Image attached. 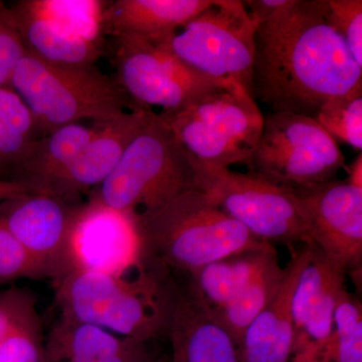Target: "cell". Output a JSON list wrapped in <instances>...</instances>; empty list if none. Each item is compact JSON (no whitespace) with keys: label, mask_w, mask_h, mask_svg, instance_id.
<instances>
[{"label":"cell","mask_w":362,"mask_h":362,"mask_svg":"<svg viewBox=\"0 0 362 362\" xmlns=\"http://www.w3.org/2000/svg\"><path fill=\"white\" fill-rule=\"evenodd\" d=\"M326 0H295L259 23L251 94L270 112L315 118L321 106L362 83V69L325 20Z\"/></svg>","instance_id":"cell-1"},{"label":"cell","mask_w":362,"mask_h":362,"mask_svg":"<svg viewBox=\"0 0 362 362\" xmlns=\"http://www.w3.org/2000/svg\"><path fill=\"white\" fill-rule=\"evenodd\" d=\"M165 270L145 257L116 273L71 271L54 281L59 317L147 344L168 334L180 293Z\"/></svg>","instance_id":"cell-2"},{"label":"cell","mask_w":362,"mask_h":362,"mask_svg":"<svg viewBox=\"0 0 362 362\" xmlns=\"http://www.w3.org/2000/svg\"><path fill=\"white\" fill-rule=\"evenodd\" d=\"M135 218L145 257L185 274L235 252L274 247L197 188Z\"/></svg>","instance_id":"cell-3"},{"label":"cell","mask_w":362,"mask_h":362,"mask_svg":"<svg viewBox=\"0 0 362 362\" xmlns=\"http://www.w3.org/2000/svg\"><path fill=\"white\" fill-rule=\"evenodd\" d=\"M11 86L32 114L37 138L85 119L102 124L136 111L95 65L52 63L26 52Z\"/></svg>","instance_id":"cell-4"},{"label":"cell","mask_w":362,"mask_h":362,"mask_svg":"<svg viewBox=\"0 0 362 362\" xmlns=\"http://www.w3.org/2000/svg\"><path fill=\"white\" fill-rule=\"evenodd\" d=\"M194 188L192 158L168 124L152 111L115 168L89 197L113 209L142 213Z\"/></svg>","instance_id":"cell-5"},{"label":"cell","mask_w":362,"mask_h":362,"mask_svg":"<svg viewBox=\"0 0 362 362\" xmlns=\"http://www.w3.org/2000/svg\"><path fill=\"white\" fill-rule=\"evenodd\" d=\"M258 23L240 0L213 4L175 32L153 42L189 70L251 95Z\"/></svg>","instance_id":"cell-6"},{"label":"cell","mask_w":362,"mask_h":362,"mask_svg":"<svg viewBox=\"0 0 362 362\" xmlns=\"http://www.w3.org/2000/svg\"><path fill=\"white\" fill-rule=\"evenodd\" d=\"M159 115L188 156L218 168L247 165L263 130L258 104L237 85L206 93L175 113Z\"/></svg>","instance_id":"cell-7"},{"label":"cell","mask_w":362,"mask_h":362,"mask_svg":"<svg viewBox=\"0 0 362 362\" xmlns=\"http://www.w3.org/2000/svg\"><path fill=\"white\" fill-rule=\"evenodd\" d=\"M250 173L288 187H310L335 180L345 168L337 142L312 117L270 112L264 117Z\"/></svg>","instance_id":"cell-8"},{"label":"cell","mask_w":362,"mask_h":362,"mask_svg":"<svg viewBox=\"0 0 362 362\" xmlns=\"http://www.w3.org/2000/svg\"><path fill=\"white\" fill-rule=\"evenodd\" d=\"M192 160L195 187L252 235L268 243L314 246L289 188L250 171Z\"/></svg>","instance_id":"cell-9"},{"label":"cell","mask_w":362,"mask_h":362,"mask_svg":"<svg viewBox=\"0 0 362 362\" xmlns=\"http://www.w3.org/2000/svg\"><path fill=\"white\" fill-rule=\"evenodd\" d=\"M115 40L114 80L134 110L159 107V114H173L206 93L233 86L194 73L149 40L136 37Z\"/></svg>","instance_id":"cell-10"},{"label":"cell","mask_w":362,"mask_h":362,"mask_svg":"<svg viewBox=\"0 0 362 362\" xmlns=\"http://www.w3.org/2000/svg\"><path fill=\"white\" fill-rule=\"evenodd\" d=\"M288 188L314 246L346 272L361 267L362 189L346 180Z\"/></svg>","instance_id":"cell-11"},{"label":"cell","mask_w":362,"mask_h":362,"mask_svg":"<svg viewBox=\"0 0 362 362\" xmlns=\"http://www.w3.org/2000/svg\"><path fill=\"white\" fill-rule=\"evenodd\" d=\"M83 202L26 192L0 202V218L44 272L58 280L70 272L69 242Z\"/></svg>","instance_id":"cell-12"},{"label":"cell","mask_w":362,"mask_h":362,"mask_svg":"<svg viewBox=\"0 0 362 362\" xmlns=\"http://www.w3.org/2000/svg\"><path fill=\"white\" fill-rule=\"evenodd\" d=\"M344 268L311 246L310 258L300 274L292 300L294 347L291 361L328 362L333 318L346 290Z\"/></svg>","instance_id":"cell-13"},{"label":"cell","mask_w":362,"mask_h":362,"mask_svg":"<svg viewBox=\"0 0 362 362\" xmlns=\"http://www.w3.org/2000/svg\"><path fill=\"white\" fill-rule=\"evenodd\" d=\"M144 258L135 213L92 197L83 202L69 242L70 272L116 273Z\"/></svg>","instance_id":"cell-14"},{"label":"cell","mask_w":362,"mask_h":362,"mask_svg":"<svg viewBox=\"0 0 362 362\" xmlns=\"http://www.w3.org/2000/svg\"><path fill=\"white\" fill-rule=\"evenodd\" d=\"M151 112L128 111L109 122L98 124L96 134L54 181L47 194L78 199L81 194L101 185L115 168L126 147Z\"/></svg>","instance_id":"cell-15"},{"label":"cell","mask_w":362,"mask_h":362,"mask_svg":"<svg viewBox=\"0 0 362 362\" xmlns=\"http://www.w3.org/2000/svg\"><path fill=\"white\" fill-rule=\"evenodd\" d=\"M171 362H242L240 343L213 309L178 293L168 331Z\"/></svg>","instance_id":"cell-16"},{"label":"cell","mask_w":362,"mask_h":362,"mask_svg":"<svg viewBox=\"0 0 362 362\" xmlns=\"http://www.w3.org/2000/svg\"><path fill=\"white\" fill-rule=\"evenodd\" d=\"M311 246L292 252L280 287L268 305L250 324L240 344L242 362H290L294 347L292 300Z\"/></svg>","instance_id":"cell-17"},{"label":"cell","mask_w":362,"mask_h":362,"mask_svg":"<svg viewBox=\"0 0 362 362\" xmlns=\"http://www.w3.org/2000/svg\"><path fill=\"white\" fill-rule=\"evenodd\" d=\"M146 343L59 317L45 337L44 362H151Z\"/></svg>","instance_id":"cell-18"},{"label":"cell","mask_w":362,"mask_h":362,"mask_svg":"<svg viewBox=\"0 0 362 362\" xmlns=\"http://www.w3.org/2000/svg\"><path fill=\"white\" fill-rule=\"evenodd\" d=\"M213 0H116L103 13L105 35L156 42L185 25Z\"/></svg>","instance_id":"cell-19"},{"label":"cell","mask_w":362,"mask_h":362,"mask_svg":"<svg viewBox=\"0 0 362 362\" xmlns=\"http://www.w3.org/2000/svg\"><path fill=\"white\" fill-rule=\"evenodd\" d=\"M26 52L52 63L95 65L105 45L90 42L35 13L25 0L9 6Z\"/></svg>","instance_id":"cell-20"},{"label":"cell","mask_w":362,"mask_h":362,"mask_svg":"<svg viewBox=\"0 0 362 362\" xmlns=\"http://www.w3.org/2000/svg\"><path fill=\"white\" fill-rule=\"evenodd\" d=\"M98 124H71L37 138L16 175L37 194H47L54 181L77 158L96 134Z\"/></svg>","instance_id":"cell-21"},{"label":"cell","mask_w":362,"mask_h":362,"mask_svg":"<svg viewBox=\"0 0 362 362\" xmlns=\"http://www.w3.org/2000/svg\"><path fill=\"white\" fill-rule=\"evenodd\" d=\"M275 247L235 252L187 274V291L218 312L237 296Z\"/></svg>","instance_id":"cell-22"},{"label":"cell","mask_w":362,"mask_h":362,"mask_svg":"<svg viewBox=\"0 0 362 362\" xmlns=\"http://www.w3.org/2000/svg\"><path fill=\"white\" fill-rule=\"evenodd\" d=\"M32 114L11 87H0V180L16 181L37 139Z\"/></svg>","instance_id":"cell-23"},{"label":"cell","mask_w":362,"mask_h":362,"mask_svg":"<svg viewBox=\"0 0 362 362\" xmlns=\"http://www.w3.org/2000/svg\"><path fill=\"white\" fill-rule=\"evenodd\" d=\"M283 277L284 269L279 265L277 252H271L237 296L221 310L216 312L240 345L250 324L277 292Z\"/></svg>","instance_id":"cell-24"},{"label":"cell","mask_w":362,"mask_h":362,"mask_svg":"<svg viewBox=\"0 0 362 362\" xmlns=\"http://www.w3.org/2000/svg\"><path fill=\"white\" fill-rule=\"evenodd\" d=\"M35 13L90 42L105 45L102 0H25Z\"/></svg>","instance_id":"cell-25"},{"label":"cell","mask_w":362,"mask_h":362,"mask_svg":"<svg viewBox=\"0 0 362 362\" xmlns=\"http://www.w3.org/2000/svg\"><path fill=\"white\" fill-rule=\"evenodd\" d=\"M315 120L337 142L362 149V83L321 106Z\"/></svg>","instance_id":"cell-26"},{"label":"cell","mask_w":362,"mask_h":362,"mask_svg":"<svg viewBox=\"0 0 362 362\" xmlns=\"http://www.w3.org/2000/svg\"><path fill=\"white\" fill-rule=\"evenodd\" d=\"M333 362H362V309L345 290L335 309L331 335Z\"/></svg>","instance_id":"cell-27"},{"label":"cell","mask_w":362,"mask_h":362,"mask_svg":"<svg viewBox=\"0 0 362 362\" xmlns=\"http://www.w3.org/2000/svg\"><path fill=\"white\" fill-rule=\"evenodd\" d=\"M325 20L341 37L362 69L361 0H326Z\"/></svg>","instance_id":"cell-28"},{"label":"cell","mask_w":362,"mask_h":362,"mask_svg":"<svg viewBox=\"0 0 362 362\" xmlns=\"http://www.w3.org/2000/svg\"><path fill=\"white\" fill-rule=\"evenodd\" d=\"M21 279L37 280L45 276L0 218V285L11 284Z\"/></svg>","instance_id":"cell-29"},{"label":"cell","mask_w":362,"mask_h":362,"mask_svg":"<svg viewBox=\"0 0 362 362\" xmlns=\"http://www.w3.org/2000/svg\"><path fill=\"white\" fill-rule=\"evenodd\" d=\"M45 341L37 314L0 342V362H44Z\"/></svg>","instance_id":"cell-30"},{"label":"cell","mask_w":362,"mask_h":362,"mask_svg":"<svg viewBox=\"0 0 362 362\" xmlns=\"http://www.w3.org/2000/svg\"><path fill=\"white\" fill-rule=\"evenodd\" d=\"M37 314L32 292L18 287L0 290V342Z\"/></svg>","instance_id":"cell-31"},{"label":"cell","mask_w":362,"mask_h":362,"mask_svg":"<svg viewBox=\"0 0 362 362\" xmlns=\"http://www.w3.org/2000/svg\"><path fill=\"white\" fill-rule=\"evenodd\" d=\"M25 54V45L13 13L0 0V66L13 76L16 66Z\"/></svg>","instance_id":"cell-32"},{"label":"cell","mask_w":362,"mask_h":362,"mask_svg":"<svg viewBox=\"0 0 362 362\" xmlns=\"http://www.w3.org/2000/svg\"><path fill=\"white\" fill-rule=\"evenodd\" d=\"M295 0H247L245 6L257 23H266L277 18L290 8Z\"/></svg>","instance_id":"cell-33"},{"label":"cell","mask_w":362,"mask_h":362,"mask_svg":"<svg viewBox=\"0 0 362 362\" xmlns=\"http://www.w3.org/2000/svg\"><path fill=\"white\" fill-rule=\"evenodd\" d=\"M26 192H33L28 185L18 181H0V202Z\"/></svg>","instance_id":"cell-34"},{"label":"cell","mask_w":362,"mask_h":362,"mask_svg":"<svg viewBox=\"0 0 362 362\" xmlns=\"http://www.w3.org/2000/svg\"><path fill=\"white\" fill-rule=\"evenodd\" d=\"M347 173L346 182L352 187L362 189V154L359 152L356 158L349 166H345Z\"/></svg>","instance_id":"cell-35"},{"label":"cell","mask_w":362,"mask_h":362,"mask_svg":"<svg viewBox=\"0 0 362 362\" xmlns=\"http://www.w3.org/2000/svg\"><path fill=\"white\" fill-rule=\"evenodd\" d=\"M11 75L0 66V87H11Z\"/></svg>","instance_id":"cell-36"},{"label":"cell","mask_w":362,"mask_h":362,"mask_svg":"<svg viewBox=\"0 0 362 362\" xmlns=\"http://www.w3.org/2000/svg\"><path fill=\"white\" fill-rule=\"evenodd\" d=\"M151 362H171V361L168 357H162V358H154Z\"/></svg>","instance_id":"cell-37"},{"label":"cell","mask_w":362,"mask_h":362,"mask_svg":"<svg viewBox=\"0 0 362 362\" xmlns=\"http://www.w3.org/2000/svg\"><path fill=\"white\" fill-rule=\"evenodd\" d=\"M0 181H1V180H0Z\"/></svg>","instance_id":"cell-38"}]
</instances>
